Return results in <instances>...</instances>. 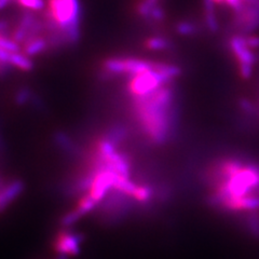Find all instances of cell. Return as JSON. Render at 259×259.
<instances>
[{
    "label": "cell",
    "instance_id": "obj_1",
    "mask_svg": "<svg viewBox=\"0 0 259 259\" xmlns=\"http://www.w3.org/2000/svg\"><path fill=\"white\" fill-rule=\"evenodd\" d=\"M131 109L139 127L151 144L163 145L173 139L178 123L176 92L172 83L139 99H132Z\"/></svg>",
    "mask_w": 259,
    "mask_h": 259
},
{
    "label": "cell",
    "instance_id": "obj_2",
    "mask_svg": "<svg viewBox=\"0 0 259 259\" xmlns=\"http://www.w3.org/2000/svg\"><path fill=\"white\" fill-rule=\"evenodd\" d=\"M45 36L50 50L74 46L80 39L81 5L79 0H48L42 13Z\"/></svg>",
    "mask_w": 259,
    "mask_h": 259
},
{
    "label": "cell",
    "instance_id": "obj_3",
    "mask_svg": "<svg viewBox=\"0 0 259 259\" xmlns=\"http://www.w3.org/2000/svg\"><path fill=\"white\" fill-rule=\"evenodd\" d=\"M127 78L128 81L126 84V90L132 99H139V97L149 95L157 91L162 85L173 83L167 81L155 69H149Z\"/></svg>",
    "mask_w": 259,
    "mask_h": 259
},
{
    "label": "cell",
    "instance_id": "obj_4",
    "mask_svg": "<svg viewBox=\"0 0 259 259\" xmlns=\"http://www.w3.org/2000/svg\"><path fill=\"white\" fill-rule=\"evenodd\" d=\"M155 69V62L137 58H110L103 63V71L110 77L125 75L131 77L141 72Z\"/></svg>",
    "mask_w": 259,
    "mask_h": 259
},
{
    "label": "cell",
    "instance_id": "obj_5",
    "mask_svg": "<svg viewBox=\"0 0 259 259\" xmlns=\"http://www.w3.org/2000/svg\"><path fill=\"white\" fill-rule=\"evenodd\" d=\"M230 27L236 34L249 35L259 29V8L244 5L241 10L233 12Z\"/></svg>",
    "mask_w": 259,
    "mask_h": 259
},
{
    "label": "cell",
    "instance_id": "obj_6",
    "mask_svg": "<svg viewBox=\"0 0 259 259\" xmlns=\"http://www.w3.org/2000/svg\"><path fill=\"white\" fill-rule=\"evenodd\" d=\"M227 46H228L229 51L233 55L238 66H240V65H250V66H255V64L258 62L257 53H255V51L247 46L244 35H231L230 38L228 39Z\"/></svg>",
    "mask_w": 259,
    "mask_h": 259
},
{
    "label": "cell",
    "instance_id": "obj_7",
    "mask_svg": "<svg viewBox=\"0 0 259 259\" xmlns=\"http://www.w3.org/2000/svg\"><path fill=\"white\" fill-rule=\"evenodd\" d=\"M81 239L78 233H72L66 228L55 234L52 242V248L60 257L68 258L76 256L80 250Z\"/></svg>",
    "mask_w": 259,
    "mask_h": 259
},
{
    "label": "cell",
    "instance_id": "obj_8",
    "mask_svg": "<svg viewBox=\"0 0 259 259\" xmlns=\"http://www.w3.org/2000/svg\"><path fill=\"white\" fill-rule=\"evenodd\" d=\"M220 207L229 212H257L259 209V193L255 192L241 198H227L223 200Z\"/></svg>",
    "mask_w": 259,
    "mask_h": 259
},
{
    "label": "cell",
    "instance_id": "obj_9",
    "mask_svg": "<svg viewBox=\"0 0 259 259\" xmlns=\"http://www.w3.org/2000/svg\"><path fill=\"white\" fill-rule=\"evenodd\" d=\"M21 50L24 54H26L29 58L36 56L50 50L49 42L45 35H38L28 38L21 47Z\"/></svg>",
    "mask_w": 259,
    "mask_h": 259
},
{
    "label": "cell",
    "instance_id": "obj_10",
    "mask_svg": "<svg viewBox=\"0 0 259 259\" xmlns=\"http://www.w3.org/2000/svg\"><path fill=\"white\" fill-rule=\"evenodd\" d=\"M216 5L212 0H203V11H204V23L205 27L210 32H216L220 29V21L216 15Z\"/></svg>",
    "mask_w": 259,
    "mask_h": 259
},
{
    "label": "cell",
    "instance_id": "obj_11",
    "mask_svg": "<svg viewBox=\"0 0 259 259\" xmlns=\"http://www.w3.org/2000/svg\"><path fill=\"white\" fill-rule=\"evenodd\" d=\"M9 63L13 68H18L23 71H30L34 68V62L31 61L29 56L24 54L22 51L20 52H12L10 54Z\"/></svg>",
    "mask_w": 259,
    "mask_h": 259
},
{
    "label": "cell",
    "instance_id": "obj_12",
    "mask_svg": "<svg viewBox=\"0 0 259 259\" xmlns=\"http://www.w3.org/2000/svg\"><path fill=\"white\" fill-rule=\"evenodd\" d=\"M145 47L150 51H166L172 48V42L167 38L156 36L146 40Z\"/></svg>",
    "mask_w": 259,
    "mask_h": 259
},
{
    "label": "cell",
    "instance_id": "obj_13",
    "mask_svg": "<svg viewBox=\"0 0 259 259\" xmlns=\"http://www.w3.org/2000/svg\"><path fill=\"white\" fill-rule=\"evenodd\" d=\"M161 0H140L135 7L136 14L140 16L141 19L147 20L149 13L156 6L160 5Z\"/></svg>",
    "mask_w": 259,
    "mask_h": 259
},
{
    "label": "cell",
    "instance_id": "obj_14",
    "mask_svg": "<svg viewBox=\"0 0 259 259\" xmlns=\"http://www.w3.org/2000/svg\"><path fill=\"white\" fill-rule=\"evenodd\" d=\"M14 4L23 10L31 12L44 11L47 6L46 0H14Z\"/></svg>",
    "mask_w": 259,
    "mask_h": 259
},
{
    "label": "cell",
    "instance_id": "obj_15",
    "mask_svg": "<svg viewBox=\"0 0 259 259\" xmlns=\"http://www.w3.org/2000/svg\"><path fill=\"white\" fill-rule=\"evenodd\" d=\"M175 29L177 31V34H180L181 36H193L197 35L199 32V27L197 26V24L189 21L178 22L176 24Z\"/></svg>",
    "mask_w": 259,
    "mask_h": 259
},
{
    "label": "cell",
    "instance_id": "obj_16",
    "mask_svg": "<svg viewBox=\"0 0 259 259\" xmlns=\"http://www.w3.org/2000/svg\"><path fill=\"white\" fill-rule=\"evenodd\" d=\"M6 32H0V49H4L6 51L9 52H20L21 46L14 41V40L9 37V35H5Z\"/></svg>",
    "mask_w": 259,
    "mask_h": 259
},
{
    "label": "cell",
    "instance_id": "obj_17",
    "mask_svg": "<svg viewBox=\"0 0 259 259\" xmlns=\"http://www.w3.org/2000/svg\"><path fill=\"white\" fill-rule=\"evenodd\" d=\"M15 103L19 105H27L36 103L35 95L29 89H21L15 94Z\"/></svg>",
    "mask_w": 259,
    "mask_h": 259
},
{
    "label": "cell",
    "instance_id": "obj_18",
    "mask_svg": "<svg viewBox=\"0 0 259 259\" xmlns=\"http://www.w3.org/2000/svg\"><path fill=\"white\" fill-rule=\"evenodd\" d=\"M164 19H165V11L163 9V7L161 5H158L151 10V12L149 13V16L146 21L151 24H158V23L163 22Z\"/></svg>",
    "mask_w": 259,
    "mask_h": 259
},
{
    "label": "cell",
    "instance_id": "obj_19",
    "mask_svg": "<svg viewBox=\"0 0 259 259\" xmlns=\"http://www.w3.org/2000/svg\"><path fill=\"white\" fill-rule=\"evenodd\" d=\"M55 142L59 145V147L62 149L66 150V151H72L75 149V145L72 143V141L69 139V137L64 134V133H59L55 136Z\"/></svg>",
    "mask_w": 259,
    "mask_h": 259
},
{
    "label": "cell",
    "instance_id": "obj_20",
    "mask_svg": "<svg viewBox=\"0 0 259 259\" xmlns=\"http://www.w3.org/2000/svg\"><path fill=\"white\" fill-rule=\"evenodd\" d=\"M245 36V40L247 46L252 49L254 51L259 50V36L249 34V35H244Z\"/></svg>",
    "mask_w": 259,
    "mask_h": 259
},
{
    "label": "cell",
    "instance_id": "obj_21",
    "mask_svg": "<svg viewBox=\"0 0 259 259\" xmlns=\"http://www.w3.org/2000/svg\"><path fill=\"white\" fill-rule=\"evenodd\" d=\"M11 4H14V0H0V11L6 9Z\"/></svg>",
    "mask_w": 259,
    "mask_h": 259
},
{
    "label": "cell",
    "instance_id": "obj_22",
    "mask_svg": "<svg viewBox=\"0 0 259 259\" xmlns=\"http://www.w3.org/2000/svg\"><path fill=\"white\" fill-rule=\"evenodd\" d=\"M8 27H9V24H8L6 21L0 20V32H6Z\"/></svg>",
    "mask_w": 259,
    "mask_h": 259
},
{
    "label": "cell",
    "instance_id": "obj_23",
    "mask_svg": "<svg viewBox=\"0 0 259 259\" xmlns=\"http://www.w3.org/2000/svg\"><path fill=\"white\" fill-rule=\"evenodd\" d=\"M215 5H226V0H212Z\"/></svg>",
    "mask_w": 259,
    "mask_h": 259
},
{
    "label": "cell",
    "instance_id": "obj_24",
    "mask_svg": "<svg viewBox=\"0 0 259 259\" xmlns=\"http://www.w3.org/2000/svg\"><path fill=\"white\" fill-rule=\"evenodd\" d=\"M257 60H258V62H259V52L257 53Z\"/></svg>",
    "mask_w": 259,
    "mask_h": 259
}]
</instances>
